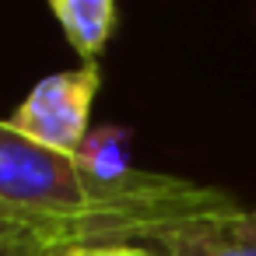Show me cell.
Returning <instances> with one entry per match:
<instances>
[{"instance_id": "4", "label": "cell", "mask_w": 256, "mask_h": 256, "mask_svg": "<svg viewBox=\"0 0 256 256\" xmlns=\"http://www.w3.org/2000/svg\"><path fill=\"white\" fill-rule=\"evenodd\" d=\"M50 11L81 60L95 64L116 28V0H50Z\"/></svg>"}, {"instance_id": "5", "label": "cell", "mask_w": 256, "mask_h": 256, "mask_svg": "<svg viewBox=\"0 0 256 256\" xmlns=\"http://www.w3.org/2000/svg\"><path fill=\"white\" fill-rule=\"evenodd\" d=\"M126 148H130V134L123 126H98L88 134V140L81 144L74 158L81 162V168H88L98 179H123L134 172Z\"/></svg>"}, {"instance_id": "1", "label": "cell", "mask_w": 256, "mask_h": 256, "mask_svg": "<svg viewBox=\"0 0 256 256\" xmlns=\"http://www.w3.org/2000/svg\"><path fill=\"white\" fill-rule=\"evenodd\" d=\"M235 207L214 186L134 168L98 179L74 154L22 137L0 120V252L56 256L81 246H148L158 232Z\"/></svg>"}, {"instance_id": "6", "label": "cell", "mask_w": 256, "mask_h": 256, "mask_svg": "<svg viewBox=\"0 0 256 256\" xmlns=\"http://www.w3.org/2000/svg\"><path fill=\"white\" fill-rule=\"evenodd\" d=\"M56 256H162V252L140 242H126V246H81V249H67Z\"/></svg>"}, {"instance_id": "3", "label": "cell", "mask_w": 256, "mask_h": 256, "mask_svg": "<svg viewBox=\"0 0 256 256\" xmlns=\"http://www.w3.org/2000/svg\"><path fill=\"white\" fill-rule=\"evenodd\" d=\"M162 256H256V210L224 207L200 218H186L151 242Z\"/></svg>"}, {"instance_id": "2", "label": "cell", "mask_w": 256, "mask_h": 256, "mask_svg": "<svg viewBox=\"0 0 256 256\" xmlns=\"http://www.w3.org/2000/svg\"><path fill=\"white\" fill-rule=\"evenodd\" d=\"M98 84H102L98 64L50 74L25 95V102L11 112L8 123L39 148H50L56 154H78L92 134L88 116Z\"/></svg>"}]
</instances>
